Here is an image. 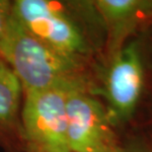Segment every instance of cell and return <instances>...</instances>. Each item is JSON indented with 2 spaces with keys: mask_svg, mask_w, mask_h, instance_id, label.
<instances>
[{
  "mask_svg": "<svg viewBox=\"0 0 152 152\" xmlns=\"http://www.w3.org/2000/svg\"><path fill=\"white\" fill-rule=\"evenodd\" d=\"M0 58L19 79L24 94L56 88L88 90L79 60L45 44L14 16L0 45Z\"/></svg>",
  "mask_w": 152,
  "mask_h": 152,
  "instance_id": "obj_1",
  "label": "cell"
},
{
  "mask_svg": "<svg viewBox=\"0 0 152 152\" xmlns=\"http://www.w3.org/2000/svg\"><path fill=\"white\" fill-rule=\"evenodd\" d=\"M73 88L25 94L22 126L29 152H71L67 139V99Z\"/></svg>",
  "mask_w": 152,
  "mask_h": 152,
  "instance_id": "obj_2",
  "label": "cell"
},
{
  "mask_svg": "<svg viewBox=\"0 0 152 152\" xmlns=\"http://www.w3.org/2000/svg\"><path fill=\"white\" fill-rule=\"evenodd\" d=\"M13 16L27 31L53 50L79 59L88 53L80 28L56 2L17 0Z\"/></svg>",
  "mask_w": 152,
  "mask_h": 152,
  "instance_id": "obj_3",
  "label": "cell"
},
{
  "mask_svg": "<svg viewBox=\"0 0 152 152\" xmlns=\"http://www.w3.org/2000/svg\"><path fill=\"white\" fill-rule=\"evenodd\" d=\"M67 139L71 152H124L112 118L88 90H76L67 99Z\"/></svg>",
  "mask_w": 152,
  "mask_h": 152,
  "instance_id": "obj_4",
  "label": "cell"
},
{
  "mask_svg": "<svg viewBox=\"0 0 152 152\" xmlns=\"http://www.w3.org/2000/svg\"><path fill=\"white\" fill-rule=\"evenodd\" d=\"M105 97L112 118L126 120L133 114L143 87V65L138 45L130 42L109 60Z\"/></svg>",
  "mask_w": 152,
  "mask_h": 152,
  "instance_id": "obj_5",
  "label": "cell"
},
{
  "mask_svg": "<svg viewBox=\"0 0 152 152\" xmlns=\"http://www.w3.org/2000/svg\"><path fill=\"white\" fill-rule=\"evenodd\" d=\"M94 7L107 32V56L110 60L145 21L152 19V0H97Z\"/></svg>",
  "mask_w": 152,
  "mask_h": 152,
  "instance_id": "obj_6",
  "label": "cell"
},
{
  "mask_svg": "<svg viewBox=\"0 0 152 152\" xmlns=\"http://www.w3.org/2000/svg\"><path fill=\"white\" fill-rule=\"evenodd\" d=\"M23 93L19 79L0 58V126H7L16 120Z\"/></svg>",
  "mask_w": 152,
  "mask_h": 152,
  "instance_id": "obj_7",
  "label": "cell"
},
{
  "mask_svg": "<svg viewBox=\"0 0 152 152\" xmlns=\"http://www.w3.org/2000/svg\"><path fill=\"white\" fill-rule=\"evenodd\" d=\"M13 2L0 0V45L5 38L13 16Z\"/></svg>",
  "mask_w": 152,
  "mask_h": 152,
  "instance_id": "obj_8",
  "label": "cell"
}]
</instances>
